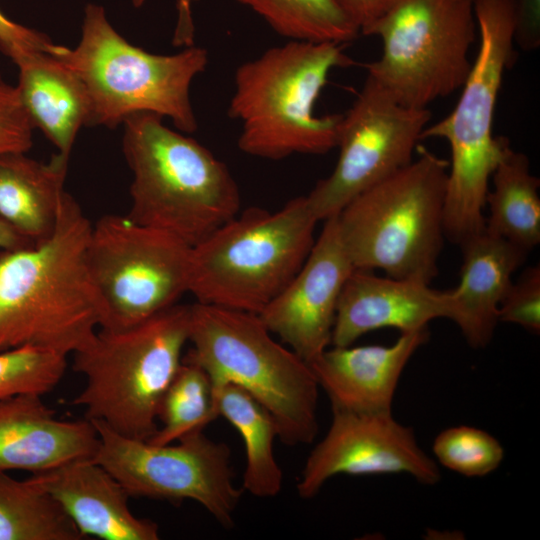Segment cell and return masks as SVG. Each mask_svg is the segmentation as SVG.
I'll return each instance as SVG.
<instances>
[{"label":"cell","instance_id":"1","mask_svg":"<svg viewBox=\"0 0 540 540\" xmlns=\"http://www.w3.org/2000/svg\"><path fill=\"white\" fill-rule=\"evenodd\" d=\"M91 228L66 192L47 239L0 253V351L32 345L67 356L101 327L86 259Z\"/></svg>","mask_w":540,"mask_h":540},{"label":"cell","instance_id":"2","mask_svg":"<svg viewBox=\"0 0 540 540\" xmlns=\"http://www.w3.org/2000/svg\"><path fill=\"white\" fill-rule=\"evenodd\" d=\"M351 64L342 44L295 40L240 64L228 107L241 123L239 149L280 160L336 148L342 114L318 116L315 104L331 71Z\"/></svg>","mask_w":540,"mask_h":540},{"label":"cell","instance_id":"3","mask_svg":"<svg viewBox=\"0 0 540 540\" xmlns=\"http://www.w3.org/2000/svg\"><path fill=\"white\" fill-rule=\"evenodd\" d=\"M162 119L140 112L123 122L122 148L133 174L126 216L192 247L240 212V190L224 162Z\"/></svg>","mask_w":540,"mask_h":540},{"label":"cell","instance_id":"4","mask_svg":"<svg viewBox=\"0 0 540 540\" xmlns=\"http://www.w3.org/2000/svg\"><path fill=\"white\" fill-rule=\"evenodd\" d=\"M517 0H473L479 46L454 109L428 124L422 140L449 144L445 238L460 245L485 229L486 195L507 138L493 135L499 91L515 60Z\"/></svg>","mask_w":540,"mask_h":540},{"label":"cell","instance_id":"5","mask_svg":"<svg viewBox=\"0 0 540 540\" xmlns=\"http://www.w3.org/2000/svg\"><path fill=\"white\" fill-rule=\"evenodd\" d=\"M190 305L175 304L136 325L99 328L73 353L72 368L85 387L72 400L85 419L125 437L148 440L156 432L162 398L189 342Z\"/></svg>","mask_w":540,"mask_h":540},{"label":"cell","instance_id":"6","mask_svg":"<svg viewBox=\"0 0 540 540\" xmlns=\"http://www.w3.org/2000/svg\"><path fill=\"white\" fill-rule=\"evenodd\" d=\"M418 156L351 200L337 217L355 269L430 283L445 238L449 162L418 146Z\"/></svg>","mask_w":540,"mask_h":540},{"label":"cell","instance_id":"7","mask_svg":"<svg viewBox=\"0 0 540 540\" xmlns=\"http://www.w3.org/2000/svg\"><path fill=\"white\" fill-rule=\"evenodd\" d=\"M184 360L200 366L213 385L235 384L274 417L278 437L294 446L318 433L319 385L310 365L279 344L257 314L196 302L190 305Z\"/></svg>","mask_w":540,"mask_h":540},{"label":"cell","instance_id":"8","mask_svg":"<svg viewBox=\"0 0 540 540\" xmlns=\"http://www.w3.org/2000/svg\"><path fill=\"white\" fill-rule=\"evenodd\" d=\"M318 220L306 196L250 207L191 247L188 292L199 303L259 314L302 267Z\"/></svg>","mask_w":540,"mask_h":540},{"label":"cell","instance_id":"9","mask_svg":"<svg viewBox=\"0 0 540 540\" xmlns=\"http://www.w3.org/2000/svg\"><path fill=\"white\" fill-rule=\"evenodd\" d=\"M55 55L84 84L90 126L115 128L135 113L150 112L168 117L180 132L196 131L190 87L208 65L206 49L188 45L172 55L147 52L112 27L102 6L88 4L78 45Z\"/></svg>","mask_w":540,"mask_h":540},{"label":"cell","instance_id":"10","mask_svg":"<svg viewBox=\"0 0 540 540\" xmlns=\"http://www.w3.org/2000/svg\"><path fill=\"white\" fill-rule=\"evenodd\" d=\"M477 32L473 0H389L362 34L382 42L367 76L402 105L428 108L463 86Z\"/></svg>","mask_w":540,"mask_h":540},{"label":"cell","instance_id":"11","mask_svg":"<svg viewBox=\"0 0 540 540\" xmlns=\"http://www.w3.org/2000/svg\"><path fill=\"white\" fill-rule=\"evenodd\" d=\"M191 246L176 236L107 214L92 225L86 259L102 304L100 328L136 325L188 292Z\"/></svg>","mask_w":540,"mask_h":540},{"label":"cell","instance_id":"12","mask_svg":"<svg viewBox=\"0 0 540 540\" xmlns=\"http://www.w3.org/2000/svg\"><path fill=\"white\" fill-rule=\"evenodd\" d=\"M99 443L93 459L109 471L130 497L179 503L193 500L230 528L244 492L234 483L231 450L203 431L176 444L157 445L120 435L90 421Z\"/></svg>","mask_w":540,"mask_h":540},{"label":"cell","instance_id":"13","mask_svg":"<svg viewBox=\"0 0 540 540\" xmlns=\"http://www.w3.org/2000/svg\"><path fill=\"white\" fill-rule=\"evenodd\" d=\"M430 119L428 108L402 105L367 76L342 114L333 171L306 195L317 220L338 215L356 196L410 164Z\"/></svg>","mask_w":540,"mask_h":540},{"label":"cell","instance_id":"14","mask_svg":"<svg viewBox=\"0 0 540 540\" xmlns=\"http://www.w3.org/2000/svg\"><path fill=\"white\" fill-rule=\"evenodd\" d=\"M330 427L310 452L297 483L302 499L315 497L332 477L407 474L434 485L439 467L417 442L411 427L389 413L332 410Z\"/></svg>","mask_w":540,"mask_h":540},{"label":"cell","instance_id":"15","mask_svg":"<svg viewBox=\"0 0 540 540\" xmlns=\"http://www.w3.org/2000/svg\"><path fill=\"white\" fill-rule=\"evenodd\" d=\"M354 270L337 217L328 218L302 267L258 316L310 364L331 344L338 301Z\"/></svg>","mask_w":540,"mask_h":540},{"label":"cell","instance_id":"16","mask_svg":"<svg viewBox=\"0 0 540 540\" xmlns=\"http://www.w3.org/2000/svg\"><path fill=\"white\" fill-rule=\"evenodd\" d=\"M451 316L449 291L435 290L421 280L380 277L355 269L338 301L331 344L349 346L382 328L414 332L426 329L434 319Z\"/></svg>","mask_w":540,"mask_h":540},{"label":"cell","instance_id":"17","mask_svg":"<svg viewBox=\"0 0 540 540\" xmlns=\"http://www.w3.org/2000/svg\"><path fill=\"white\" fill-rule=\"evenodd\" d=\"M428 338L426 328L401 333L389 346H333L309 365L332 410L389 413L402 372Z\"/></svg>","mask_w":540,"mask_h":540},{"label":"cell","instance_id":"18","mask_svg":"<svg viewBox=\"0 0 540 540\" xmlns=\"http://www.w3.org/2000/svg\"><path fill=\"white\" fill-rule=\"evenodd\" d=\"M32 476L62 506L84 539L160 538L158 524L132 513L124 487L93 458L69 461Z\"/></svg>","mask_w":540,"mask_h":540},{"label":"cell","instance_id":"19","mask_svg":"<svg viewBox=\"0 0 540 540\" xmlns=\"http://www.w3.org/2000/svg\"><path fill=\"white\" fill-rule=\"evenodd\" d=\"M42 397L24 394L0 400V471L34 474L94 457L99 438L93 423L58 419Z\"/></svg>","mask_w":540,"mask_h":540},{"label":"cell","instance_id":"20","mask_svg":"<svg viewBox=\"0 0 540 540\" xmlns=\"http://www.w3.org/2000/svg\"><path fill=\"white\" fill-rule=\"evenodd\" d=\"M462 265L458 286L449 290L451 319L473 348L487 346L498 319L500 303L513 273L528 251L484 229L460 245Z\"/></svg>","mask_w":540,"mask_h":540},{"label":"cell","instance_id":"21","mask_svg":"<svg viewBox=\"0 0 540 540\" xmlns=\"http://www.w3.org/2000/svg\"><path fill=\"white\" fill-rule=\"evenodd\" d=\"M11 60L19 70L16 87L33 127L69 158L80 128L90 121L84 84L55 54L24 51Z\"/></svg>","mask_w":540,"mask_h":540},{"label":"cell","instance_id":"22","mask_svg":"<svg viewBox=\"0 0 540 540\" xmlns=\"http://www.w3.org/2000/svg\"><path fill=\"white\" fill-rule=\"evenodd\" d=\"M68 161L59 153L48 163L24 152L0 154V217L34 243L54 231Z\"/></svg>","mask_w":540,"mask_h":540},{"label":"cell","instance_id":"23","mask_svg":"<svg viewBox=\"0 0 540 540\" xmlns=\"http://www.w3.org/2000/svg\"><path fill=\"white\" fill-rule=\"evenodd\" d=\"M490 180L485 229L529 252L540 242V181L528 156L507 139Z\"/></svg>","mask_w":540,"mask_h":540},{"label":"cell","instance_id":"24","mask_svg":"<svg viewBox=\"0 0 540 540\" xmlns=\"http://www.w3.org/2000/svg\"><path fill=\"white\" fill-rule=\"evenodd\" d=\"M219 416L240 434L245 448L242 488L258 498L277 496L283 483L282 470L274 455L278 426L271 413L241 387L213 385Z\"/></svg>","mask_w":540,"mask_h":540},{"label":"cell","instance_id":"25","mask_svg":"<svg viewBox=\"0 0 540 540\" xmlns=\"http://www.w3.org/2000/svg\"><path fill=\"white\" fill-rule=\"evenodd\" d=\"M56 499L31 475L0 471V540H83Z\"/></svg>","mask_w":540,"mask_h":540},{"label":"cell","instance_id":"26","mask_svg":"<svg viewBox=\"0 0 540 540\" xmlns=\"http://www.w3.org/2000/svg\"><path fill=\"white\" fill-rule=\"evenodd\" d=\"M289 40L344 44L360 35L334 0H237Z\"/></svg>","mask_w":540,"mask_h":540},{"label":"cell","instance_id":"27","mask_svg":"<svg viewBox=\"0 0 540 540\" xmlns=\"http://www.w3.org/2000/svg\"><path fill=\"white\" fill-rule=\"evenodd\" d=\"M217 417L210 377L200 366L183 359L160 404L161 426L147 441L157 445L173 443L203 431Z\"/></svg>","mask_w":540,"mask_h":540},{"label":"cell","instance_id":"28","mask_svg":"<svg viewBox=\"0 0 540 540\" xmlns=\"http://www.w3.org/2000/svg\"><path fill=\"white\" fill-rule=\"evenodd\" d=\"M67 356L32 345L0 351V400L35 394L44 396L61 381Z\"/></svg>","mask_w":540,"mask_h":540},{"label":"cell","instance_id":"29","mask_svg":"<svg viewBox=\"0 0 540 540\" xmlns=\"http://www.w3.org/2000/svg\"><path fill=\"white\" fill-rule=\"evenodd\" d=\"M432 450L443 467L466 477L486 476L504 459V448L493 435L467 425L441 431Z\"/></svg>","mask_w":540,"mask_h":540},{"label":"cell","instance_id":"30","mask_svg":"<svg viewBox=\"0 0 540 540\" xmlns=\"http://www.w3.org/2000/svg\"><path fill=\"white\" fill-rule=\"evenodd\" d=\"M498 319L519 325L533 334L540 333L539 265L526 268L520 277L512 282L500 303Z\"/></svg>","mask_w":540,"mask_h":540},{"label":"cell","instance_id":"31","mask_svg":"<svg viewBox=\"0 0 540 540\" xmlns=\"http://www.w3.org/2000/svg\"><path fill=\"white\" fill-rule=\"evenodd\" d=\"M33 129L17 87L0 74V154L26 153L32 146Z\"/></svg>","mask_w":540,"mask_h":540},{"label":"cell","instance_id":"32","mask_svg":"<svg viewBox=\"0 0 540 540\" xmlns=\"http://www.w3.org/2000/svg\"><path fill=\"white\" fill-rule=\"evenodd\" d=\"M62 48L47 35L14 22L0 10V51L10 59L24 51L57 54Z\"/></svg>","mask_w":540,"mask_h":540},{"label":"cell","instance_id":"33","mask_svg":"<svg viewBox=\"0 0 540 540\" xmlns=\"http://www.w3.org/2000/svg\"><path fill=\"white\" fill-rule=\"evenodd\" d=\"M514 42L524 51L540 45V0H517Z\"/></svg>","mask_w":540,"mask_h":540},{"label":"cell","instance_id":"34","mask_svg":"<svg viewBox=\"0 0 540 540\" xmlns=\"http://www.w3.org/2000/svg\"><path fill=\"white\" fill-rule=\"evenodd\" d=\"M341 10L357 25L360 34L381 15L389 0H334Z\"/></svg>","mask_w":540,"mask_h":540},{"label":"cell","instance_id":"35","mask_svg":"<svg viewBox=\"0 0 540 540\" xmlns=\"http://www.w3.org/2000/svg\"><path fill=\"white\" fill-rule=\"evenodd\" d=\"M35 243L19 233L10 223L0 217V250L14 251Z\"/></svg>","mask_w":540,"mask_h":540},{"label":"cell","instance_id":"36","mask_svg":"<svg viewBox=\"0 0 540 540\" xmlns=\"http://www.w3.org/2000/svg\"><path fill=\"white\" fill-rule=\"evenodd\" d=\"M146 0H130V2L132 3L133 6L135 7H141L144 3H145Z\"/></svg>","mask_w":540,"mask_h":540},{"label":"cell","instance_id":"37","mask_svg":"<svg viewBox=\"0 0 540 540\" xmlns=\"http://www.w3.org/2000/svg\"><path fill=\"white\" fill-rule=\"evenodd\" d=\"M1 253V252H0Z\"/></svg>","mask_w":540,"mask_h":540}]
</instances>
